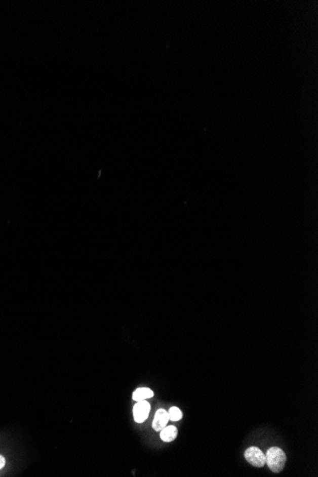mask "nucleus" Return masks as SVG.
<instances>
[{"instance_id": "f257e3e1", "label": "nucleus", "mask_w": 318, "mask_h": 477, "mask_svg": "<svg viewBox=\"0 0 318 477\" xmlns=\"http://www.w3.org/2000/svg\"><path fill=\"white\" fill-rule=\"evenodd\" d=\"M265 455L266 463L272 472L279 473L283 470L286 464L287 457L282 449L279 447H271Z\"/></svg>"}, {"instance_id": "f03ea898", "label": "nucleus", "mask_w": 318, "mask_h": 477, "mask_svg": "<svg viewBox=\"0 0 318 477\" xmlns=\"http://www.w3.org/2000/svg\"><path fill=\"white\" fill-rule=\"evenodd\" d=\"M244 456L247 461L255 468H261L266 464V455L258 447L248 448Z\"/></svg>"}, {"instance_id": "7ed1b4c3", "label": "nucleus", "mask_w": 318, "mask_h": 477, "mask_svg": "<svg viewBox=\"0 0 318 477\" xmlns=\"http://www.w3.org/2000/svg\"><path fill=\"white\" fill-rule=\"evenodd\" d=\"M150 411H151V405L148 401L142 400V401L136 402V404L134 406V409H133L135 421L139 424L146 421L149 417Z\"/></svg>"}, {"instance_id": "20e7f679", "label": "nucleus", "mask_w": 318, "mask_h": 477, "mask_svg": "<svg viewBox=\"0 0 318 477\" xmlns=\"http://www.w3.org/2000/svg\"><path fill=\"white\" fill-rule=\"evenodd\" d=\"M169 414L165 409H158L156 413L154 414V418L151 424L152 429L155 431H160L161 429H164L168 425L169 422Z\"/></svg>"}, {"instance_id": "39448f33", "label": "nucleus", "mask_w": 318, "mask_h": 477, "mask_svg": "<svg viewBox=\"0 0 318 477\" xmlns=\"http://www.w3.org/2000/svg\"><path fill=\"white\" fill-rule=\"evenodd\" d=\"M159 432H160V438H161V440L164 441V442L169 443V442L174 441L175 438H177V432H178V430H177V428L175 427V426H173V425L168 426L167 425L164 429H161Z\"/></svg>"}, {"instance_id": "423d86ee", "label": "nucleus", "mask_w": 318, "mask_h": 477, "mask_svg": "<svg viewBox=\"0 0 318 477\" xmlns=\"http://www.w3.org/2000/svg\"><path fill=\"white\" fill-rule=\"evenodd\" d=\"M153 395L154 393L150 388H137L133 392V400H135V402H139L151 398Z\"/></svg>"}, {"instance_id": "0eeeda50", "label": "nucleus", "mask_w": 318, "mask_h": 477, "mask_svg": "<svg viewBox=\"0 0 318 477\" xmlns=\"http://www.w3.org/2000/svg\"><path fill=\"white\" fill-rule=\"evenodd\" d=\"M168 414H169V419L173 422L181 420V418H182V416H183V414H182L181 410H180L179 408H177V407H171L170 410H169V412H168Z\"/></svg>"}, {"instance_id": "6e6552de", "label": "nucleus", "mask_w": 318, "mask_h": 477, "mask_svg": "<svg viewBox=\"0 0 318 477\" xmlns=\"http://www.w3.org/2000/svg\"><path fill=\"white\" fill-rule=\"evenodd\" d=\"M5 465H6V459L2 454H0V469H3Z\"/></svg>"}]
</instances>
